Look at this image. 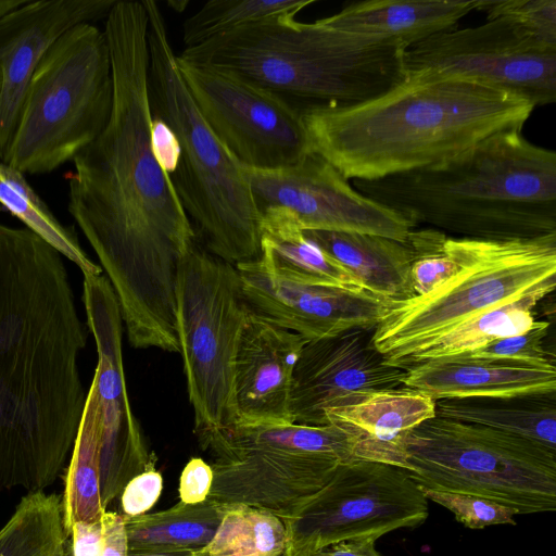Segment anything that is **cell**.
<instances>
[{
	"mask_svg": "<svg viewBox=\"0 0 556 556\" xmlns=\"http://www.w3.org/2000/svg\"><path fill=\"white\" fill-rule=\"evenodd\" d=\"M428 501L452 511L456 520L469 529H483L494 525H515V508L477 495L455 493L419 486Z\"/></svg>",
	"mask_w": 556,
	"mask_h": 556,
	"instance_id": "obj_36",
	"label": "cell"
},
{
	"mask_svg": "<svg viewBox=\"0 0 556 556\" xmlns=\"http://www.w3.org/2000/svg\"><path fill=\"white\" fill-rule=\"evenodd\" d=\"M103 31L112 111L102 132L73 160L67 210L112 286L129 343L177 352L176 281L198 238L152 151L142 1L117 0Z\"/></svg>",
	"mask_w": 556,
	"mask_h": 556,
	"instance_id": "obj_1",
	"label": "cell"
},
{
	"mask_svg": "<svg viewBox=\"0 0 556 556\" xmlns=\"http://www.w3.org/2000/svg\"><path fill=\"white\" fill-rule=\"evenodd\" d=\"M289 547L285 521L262 509L227 506L210 543L200 549L206 556H278Z\"/></svg>",
	"mask_w": 556,
	"mask_h": 556,
	"instance_id": "obj_32",
	"label": "cell"
},
{
	"mask_svg": "<svg viewBox=\"0 0 556 556\" xmlns=\"http://www.w3.org/2000/svg\"><path fill=\"white\" fill-rule=\"evenodd\" d=\"M142 3L148 14L152 116L168 125L180 148L169 176L178 199L210 253L235 266L257 260L262 218L244 167L208 127L187 89L159 3Z\"/></svg>",
	"mask_w": 556,
	"mask_h": 556,
	"instance_id": "obj_6",
	"label": "cell"
},
{
	"mask_svg": "<svg viewBox=\"0 0 556 556\" xmlns=\"http://www.w3.org/2000/svg\"><path fill=\"white\" fill-rule=\"evenodd\" d=\"M429 516L428 500L406 470L377 462L340 463L330 480L285 521L292 556H312L358 538L379 539L416 528Z\"/></svg>",
	"mask_w": 556,
	"mask_h": 556,
	"instance_id": "obj_11",
	"label": "cell"
},
{
	"mask_svg": "<svg viewBox=\"0 0 556 556\" xmlns=\"http://www.w3.org/2000/svg\"><path fill=\"white\" fill-rule=\"evenodd\" d=\"M214 456L206 500L245 505L292 519L330 480L339 459L294 451L264 437L255 427L224 431L203 447Z\"/></svg>",
	"mask_w": 556,
	"mask_h": 556,
	"instance_id": "obj_15",
	"label": "cell"
},
{
	"mask_svg": "<svg viewBox=\"0 0 556 556\" xmlns=\"http://www.w3.org/2000/svg\"><path fill=\"white\" fill-rule=\"evenodd\" d=\"M195 552L193 549H129L127 556H192Z\"/></svg>",
	"mask_w": 556,
	"mask_h": 556,
	"instance_id": "obj_44",
	"label": "cell"
},
{
	"mask_svg": "<svg viewBox=\"0 0 556 556\" xmlns=\"http://www.w3.org/2000/svg\"><path fill=\"white\" fill-rule=\"evenodd\" d=\"M177 66L202 117L243 166L286 168L311 152L300 109L282 96L178 55Z\"/></svg>",
	"mask_w": 556,
	"mask_h": 556,
	"instance_id": "obj_13",
	"label": "cell"
},
{
	"mask_svg": "<svg viewBox=\"0 0 556 556\" xmlns=\"http://www.w3.org/2000/svg\"><path fill=\"white\" fill-rule=\"evenodd\" d=\"M446 233L433 229H412L407 243L413 251L410 279L414 296L422 295L447 280L458 264L445 247Z\"/></svg>",
	"mask_w": 556,
	"mask_h": 556,
	"instance_id": "obj_34",
	"label": "cell"
},
{
	"mask_svg": "<svg viewBox=\"0 0 556 556\" xmlns=\"http://www.w3.org/2000/svg\"><path fill=\"white\" fill-rule=\"evenodd\" d=\"M481 0H370L321 18L332 29L375 46L404 51L435 34L456 28Z\"/></svg>",
	"mask_w": 556,
	"mask_h": 556,
	"instance_id": "obj_23",
	"label": "cell"
},
{
	"mask_svg": "<svg viewBox=\"0 0 556 556\" xmlns=\"http://www.w3.org/2000/svg\"><path fill=\"white\" fill-rule=\"evenodd\" d=\"M243 167L260 215L276 210L302 230L369 233L400 242L414 229L401 214L358 192L316 153L280 169Z\"/></svg>",
	"mask_w": 556,
	"mask_h": 556,
	"instance_id": "obj_16",
	"label": "cell"
},
{
	"mask_svg": "<svg viewBox=\"0 0 556 556\" xmlns=\"http://www.w3.org/2000/svg\"><path fill=\"white\" fill-rule=\"evenodd\" d=\"M64 257L0 222V493L43 491L73 447L87 343Z\"/></svg>",
	"mask_w": 556,
	"mask_h": 556,
	"instance_id": "obj_2",
	"label": "cell"
},
{
	"mask_svg": "<svg viewBox=\"0 0 556 556\" xmlns=\"http://www.w3.org/2000/svg\"><path fill=\"white\" fill-rule=\"evenodd\" d=\"M117 0H28L0 17V161L17 125L29 80L65 31L109 15Z\"/></svg>",
	"mask_w": 556,
	"mask_h": 556,
	"instance_id": "obj_19",
	"label": "cell"
},
{
	"mask_svg": "<svg viewBox=\"0 0 556 556\" xmlns=\"http://www.w3.org/2000/svg\"><path fill=\"white\" fill-rule=\"evenodd\" d=\"M258 260L275 277L292 282L365 290L338 262L308 240L289 215L267 210L261 213Z\"/></svg>",
	"mask_w": 556,
	"mask_h": 556,
	"instance_id": "obj_25",
	"label": "cell"
},
{
	"mask_svg": "<svg viewBox=\"0 0 556 556\" xmlns=\"http://www.w3.org/2000/svg\"><path fill=\"white\" fill-rule=\"evenodd\" d=\"M406 462L418 486L481 496L519 514L556 510V451L523 437L435 416L408 435Z\"/></svg>",
	"mask_w": 556,
	"mask_h": 556,
	"instance_id": "obj_9",
	"label": "cell"
},
{
	"mask_svg": "<svg viewBox=\"0 0 556 556\" xmlns=\"http://www.w3.org/2000/svg\"><path fill=\"white\" fill-rule=\"evenodd\" d=\"M305 343L301 336L250 309L235 363V426L294 424L293 371Z\"/></svg>",
	"mask_w": 556,
	"mask_h": 556,
	"instance_id": "obj_20",
	"label": "cell"
},
{
	"mask_svg": "<svg viewBox=\"0 0 556 556\" xmlns=\"http://www.w3.org/2000/svg\"><path fill=\"white\" fill-rule=\"evenodd\" d=\"M458 264L447 280L422 295L388 301L372 342L390 366L406 369L413 355L447 329L483 311L556 287V233L530 239L448 237Z\"/></svg>",
	"mask_w": 556,
	"mask_h": 556,
	"instance_id": "obj_7",
	"label": "cell"
},
{
	"mask_svg": "<svg viewBox=\"0 0 556 556\" xmlns=\"http://www.w3.org/2000/svg\"><path fill=\"white\" fill-rule=\"evenodd\" d=\"M403 54L397 47L352 38L321 18L302 23L281 17L185 48L178 58L302 99L305 108H346L400 84L405 77Z\"/></svg>",
	"mask_w": 556,
	"mask_h": 556,
	"instance_id": "obj_5",
	"label": "cell"
},
{
	"mask_svg": "<svg viewBox=\"0 0 556 556\" xmlns=\"http://www.w3.org/2000/svg\"><path fill=\"white\" fill-rule=\"evenodd\" d=\"M478 11L556 46V0H481Z\"/></svg>",
	"mask_w": 556,
	"mask_h": 556,
	"instance_id": "obj_35",
	"label": "cell"
},
{
	"mask_svg": "<svg viewBox=\"0 0 556 556\" xmlns=\"http://www.w3.org/2000/svg\"><path fill=\"white\" fill-rule=\"evenodd\" d=\"M101 556H127L128 540L125 517L122 514L105 510L100 519Z\"/></svg>",
	"mask_w": 556,
	"mask_h": 556,
	"instance_id": "obj_41",
	"label": "cell"
},
{
	"mask_svg": "<svg viewBox=\"0 0 556 556\" xmlns=\"http://www.w3.org/2000/svg\"><path fill=\"white\" fill-rule=\"evenodd\" d=\"M372 332L354 328L304 344L293 371L294 424L326 426L325 410L342 399L404 387L406 370L386 363L372 342Z\"/></svg>",
	"mask_w": 556,
	"mask_h": 556,
	"instance_id": "obj_18",
	"label": "cell"
},
{
	"mask_svg": "<svg viewBox=\"0 0 556 556\" xmlns=\"http://www.w3.org/2000/svg\"><path fill=\"white\" fill-rule=\"evenodd\" d=\"M250 309L306 342L362 328L374 329L388 301L367 290H349L279 279L253 260L236 265Z\"/></svg>",
	"mask_w": 556,
	"mask_h": 556,
	"instance_id": "obj_17",
	"label": "cell"
},
{
	"mask_svg": "<svg viewBox=\"0 0 556 556\" xmlns=\"http://www.w3.org/2000/svg\"><path fill=\"white\" fill-rule=\"evenodd\" d=\"M63 525L70 538L77 522L100 521V432L96 409L85 399L62 495Z\"/></svg>",
	"mask_w": 556,
	"mask_h": 556,
	"instance_id": "obj_29",
	"label": "cell"
},
{
	"mask_svg": "<svg viewBox=\"0 0 556 556\" xmlns=\"http://www.w3.org/2000/svg\"><path fill=\"white\" fill-rule=\"evenodd\" d=\"M87 328L98 363L86 393L97 413L100 432V496L104 510L136 476L155 468L130 406L122 355L123 320L106 276L83 274Z\"/></svg>",
	"mask_w": 556,
	"mask_h": 556,
	"instance_id": "obj_14",
	"label": "cell"
},
{
	"mask_svg": "<svg viewBox=\"0 0 556 556\" xmlns=\"http://www.w3.org/2000/svg\"><path fill=\"white\" fill-rule=\"evenodd\" d=\"M163 490L162 475L149 469L134 477L121 493V505L125 517L146 514L160 498Z\"/></svg>",
	"mask_w": 556,
	"mask_h": 556,
	"instance_id": "obj_38",
	"label": "cell"
},
{
	"mask_svg": "<svg viewBox=\"0 0 556 556\" xmlns=\"http://www.w3.org/2000/svg\"><path fill=\"white\" fill-rule=\"evenodd\" d=\"M213 482L211 465L202 458L193 457L185 466L179 479L180 502L195 504L205 501Z\"/></svg>",
	"mask_w": 556,
	"mask_h": 556,
	"instance_id": "obj_39",
	"label": "cell"
},
{
	"mask_svg": "<svg viewBox=\"0 0 556 556\" xmlns=\"http://www.w3.org/2000/svg\"><path fill=\"white\" fill-rule=\"evenodd\" d=\"M112 105L106 36L92 24L76 25L38 63L2 162L24 175L55 170L102 132Z\"/></svg>",
	"mask_w": 556,
	"mask_h": 556,
	"instance_id": "obj_8",
	"label": "cell"
},
{
	"mask_svg": "<svg viewBox=\"0 0 556 556\" xmlns=\"http://www.w3.org/2000/svg\"><path fill=\"white\" fill-rule=\"evenodd\" d=\"M0 204L18 218L81 273L101 274L102 268L84 251L73 227L64 226L28 184L25 175L0 161Z\"/></svg>",
	"mask_w": 556,
	"mask_h": 556,
	"instance_id": "obj_31",
	"label": "cell"
},
{
	"mask_svg": "<svg viewBox=\"0 0 556 556\" xmlns=\"http://www.w3.org/2000/svg\"><path fill=\"white\" fill-rule=\"evenodd\" d=\"M188 3H189V1H185V0H179V1L170 0V1L166 2V4L168 7H170L176 12H184L186 7L188 5Z\"/></svg>",
	"mask_w": 556,
	"mask_h": 556,
	"instance_id": "obj_46",
	"label": "cell"
},
{
	"mask_svg": "<svg viewBox=\"0 0 556 556\" xmlns=\"http://www.w3.org/2000/svg\"><path fill=\"white\" fill-rule=\"evenodd\" d=\"M534 106L515 94L426 72L346 108L300 109L309 150L345 179L377 180L452 159L520 128Z\"/></svg>",
	"mask_w": 556,
	"mask_h": 556,
	"instance_id": "obj_3",
	"label": "cell"
},
{
	"mask_svg": "<svg viewBox=\"0 0 556 556\" xmlns=\"http://www.w3.org/2000/svg\"><path fill=\"white\" fill-rule=\"evenodd\" d=\"M353 187L406 218L457 238L530 239L556 233V153L520 128L493 134L417 170Z\"/></svg>",
	"mask_w": 556,
	"mask_h": 556,
	"instance_id": "obj_4",
	"label": "cell"
},
{
	"mask_svg": "<svg viewBox=\"0 0 556 556\" xmlns=\"http://www.w3.org/2000/svg\"><path fill=\"white\" fill-rule=\"evenodd\" d=\"M548 328V321H534L527 331L496 339L469 353V355L478 358L514 361L545 368H555L553 356L543 345Z\"/></svg>",
	"mask_w": 556,
	"mask_h": 556,
	"instance_id": "obj_37",
	"label": "cell"
},
{
	"mask_svg": "<svg viewBox=\"0 0 556 556\" xmlns=\"http://www.w3.org/2000/svg\"><path fill=\"white\" fill-rule=\"evenodd\" d=\"M304 236L338 262L362 287L389 301L414 296L407 242L359 232L303 230Z\"/></svg>",
	"mask_w": 556,
	"mask_h": 556,
	"instance_id": "obj_24",
	"label": "cell"
},
{
	"mask_svg": "<svg viewBox=\"0 0 556 556\" xmlns=\"http://www.w3.org/2000/svg\"><path fill=\"white\" fill-rule=\"evenodd\" d=\"M62 496L27 493L0 529V556H65Z\"/></svg>",
	"mask_w": 556,
	"mask_h": 556,
	"instance_id": "obj_30",
	"label": "cell"
},
{
	"mask_svg": "<svg viewBox=\"0 0 556 556\" xmlns=\"http://www.w3.org/2000/svg\"><path fill=\"white\" fill-rule=\"evenodd\" d=\"M376 541L371 536L342 541L324 547L312 556H382L376 549Z\"/></svg>",
	"mask_w": 556,
	"mask_h": 556,
	"instance_id": "obj_43",
	"label": "cell"
},
{
	"mask_svg": "<svg viewBox=\"0 0 556 556\" xmlns=\"http://www.w3.org/2000/svg\"><path fill=\"white\" fill-rule=\"evenodd\" d=\"M192 556H206L200 549L197 551ZM278 556H292L290 546Z\"/></svg>",
	"mask_w": 556,
	"mask_h": 556,
	"instance_id": "obj_47",
	"label": "cell"
},
{
	"mask_svg": "<svg viewBox=\"0 0 556 556\" xmlns=\"http://www.w3.org/2000/svg\"><path fill=\"white\" fill-rule=\"evenodd\" d=\"M175 299L179 353L202 447L236 424L235 363L250 307L236 266L198 240L181 261Z\"/></svg>",
	"mask_w": 556,
	"mask_h": 556,
	"instance_id": "obj_10",
	"label": "cell"
},
{
	"mask_svg": "<svg viewBox=\"0 0 556 556\" xmlns=\"http://www.w3.org/2000/svg\"><path fill=\"white\" fill-rule=\"evenodd\" d=\"M151 142L156 161L168 176H170L179 162V143L168 125L155 116H152Z\"/></svg>",
	"mask_w": 556,
	"mask_h": 556,
	"instance_id": "obj_40",
	"label": "cell"
},
{
	"mask_svg": "<svg viewBox=\"0 0 556 556\" xmlns=\"http://www.w3.org/2000/svg\"><path fill=\"white\" fill-rule=\"evenodd\" d=\"M0 87H1V74H0Z\"/></svg>",
	"mask_w": 556,
	"mask_h": 556,
	"instance_id": "obj_48",
	"label": "cell"
},
{
	"mask_svg": "<svg viewBox=\"0 0 556 556\" xmlns=\"http://www.w3.org/2000/svg\"><path fill=\"white\" fill-rule=\"evenodd\" d=\"M314 0H211L182 27L186 48L195 47L233 29L273 18L295 17Z\"/></svg>",
	"mask_w": 556,
	"mask_h": 556,
	"instance_id": "obj_33",
	"label": "cell"
},
{
	"mask_svg": "<svg viewBox=\"0 0 556 556\" xmlns=\"http://www.w3.org/2000/svg\"><path fill=\"white\" fill-rule=\"evenodd\" d=\"M333 425L355 443V458L406 469L407 439L435 417V400L407 388L353 393L325 410Z\"/></svg>",
	"mask_w": 556,
	"mask_h": 556,
	"instance_id": "obj_21",
	"label": "cell"
},
{
	"mask_svg": "<svg viewBox=\"0 0 556 556\" xmlns=\"http://www.w3.org/2000/svg\"><path fill=\"white\" fill-rule=\"evenodd\" d=\"M72 556H101V525L77 522L71 531Z\"/></svg>",
	"mask_w": 556,
	"mask_h": 556,
	"instance_id": "obj_42",
	"label": "cell"
},
{
	"mask_svg": "<svg viewBox=\"0 0 556 556\" xmlns=\"http://www.w3.org/2000/svg\"><path fill=\"white\" fill-rule=\"evenodd\" d=\"M542 299L529 295L464 319L418 350L407 368L426 359L469 354L496 339L527 331L535 321L533 307Z\"/></svg>",
	"mask_w": 556,
	"mask_h": 556,
	"instance_id": "obj_28",
	"label": "cell"
},
{
	"mask_svg": "<svg viewBox=\"0 0 556 556\" xmlns=\"http://www.w3.org/2000/svg\"><path fill=\"white\" fill-rule=\"evenodd\" d=\"M435 416L523 437L556 451L555 394L435 401Z\"/></svg>",
	"mask_w": 556,
	"mask_h": 556,
	"instance_id": "obj_26",
	"label": "cell"
},
{
	"mask_svg": "<svg viewBox=\"0 0 556 556\" xmlns=\"http://www.w3.org/2000/svg\"><path fill=\"white\" fill-rule=\"evenodd\" d=\"M28 0H0V17L25 4Z\"/></svg>",
	"mask_w": 556,
	"mask_h": 556,
	"instance_id": "obj_45",
	"label": "cell"
},
{
	"mask_svg": "<svg viewBox=\"0 0 556 556\" xmlns=\"http://www.w3.org/2000/svg\"><path fill=\"white\" fill-rule=\"evenodd\" d=\"M226 507L205 500L195 504L179 502L168 509L136 517L123 515L128 548L202 549L213 539Z\"/></svg>",
	"mask_w": 556,
	"mask_h": 556,
	"instance_id": "obj_27",
	"label": "cell"
},
{
	"mask_svg": "<svg viewBox=\"0 0 556 556\" xmlns=\"http://www.w3.org/2000/svg\"><path fill=\"white\" fill-rule=\"evenodd\" d=\"M406 73L471 81L526 99L556 101V46L504 20L435 34L404 51Z\"/></svg>",
	"mask_w": 556,
	"mask_h": 556,
	"instance_id": "obj_12",
	"label": "cell"
},
{
	"mask_svg": "<svg viewBox=\"0 0 556 556\" xmlns=\"http://www.w3.org/2000/svg\"><path fill=\"white\" fill-rule=\"evenodd\" d=\"M405 370L404 387L435 401L556 393V368L521 362L460 354L426 359Z\"/></svg>",
	"mask_w": 556,
	"mask_h": 556,
	"instance_id": "obj_22",
	"label": "cell"
}]
</instances>
